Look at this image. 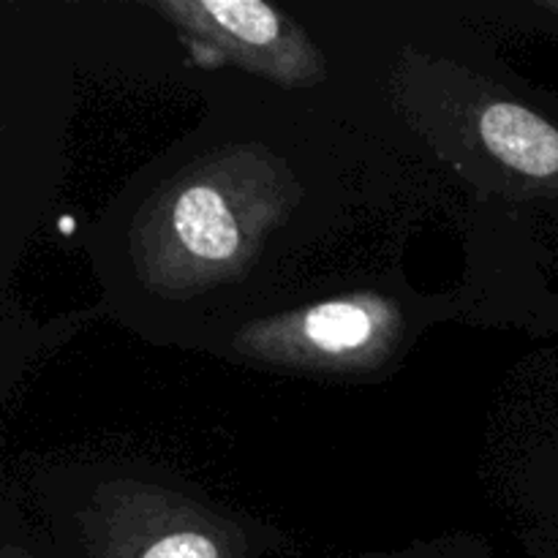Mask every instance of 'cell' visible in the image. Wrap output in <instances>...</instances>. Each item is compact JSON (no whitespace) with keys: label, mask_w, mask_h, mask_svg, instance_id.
I'll return each mask as SVG.
<instances>
[{"label":"cell","mask_w":558,"mask_h":558,"mask_svg":"<svg viewBox=\"0 0 558 558\" xmlns=\"http://www.w3.org/2000/svg\"><path fill=\"white\" fill-rule=\"evenodd\" d=\"M401 330L396 303L379 294H352L248 325L238 349L283 368L352 374L385 363Z\"/></svg>","instance_id":"cell-2"},{"label":"cell","mask_w":558,"mask_h":558,"mask_svg":"<svg viewBox=\"0 0 558 558\" xmlns=\"http://www.w3.org/2000/svg\"><path fill=\"white\" fill-rule=\"evenodd\" d=\"M153 9L167 16L196 49L238 63L287 87L314 85L325 60L308 33L262 0H163Z\"/></svg>","instance_id":"cell-3"},{"label":"cell","mask_w":558,"mask_h":558,"mask_svg":"<svg viewBox=\"0 0 558 558\" xmlns=\"http://www.w3.org/2000/svg\"><path fill=\"white\" fill-rule=\"evenodd\" d=\"M537 9L558 25V0H537Z\"/></svg>","instance_id":"cell-5"},{"label":"cell","mask_w":558,"mask_h":558,"mask_svg":"<svg viewBox=\"0 0 558 558\" xmlns=\"http://www.w3.org/2000/svg\"><path fill=\"white\" fill-rule=\"evenodd\" d=\"M0 558H33V556L20 548H0Z\"/></svg>","instance_id":"cell-6"},{"label":"cell","mask_w":558,"mask_h":558,"mask_svg":"<svg viewBox=\"0 0 558 558\" xmlns=\"http://www.w3.org/2000/svg\"><path fill=\"white\" fill-rule=\"evenodd\" d=\"M93 558H243L238 534L183 496L147 485L104 490L90 521Z\"/></svg>","instance_id":"cell-4"},{"label":"cell","mask_w":558,"mask_h":558,"mask_svg":"<svg viewBox=\"0 0 558 558\" xmlns=\"http://www.w3.org/2000/svg\"><path fill=\"white\" fill-rule=\"evenodd\" d=\"M294 205V183L267 150L234 147L174 178L142 213L136 270L163 294H194L238 276Z\"/></svg>","instance_id":"cell-1"}]
</instances>
